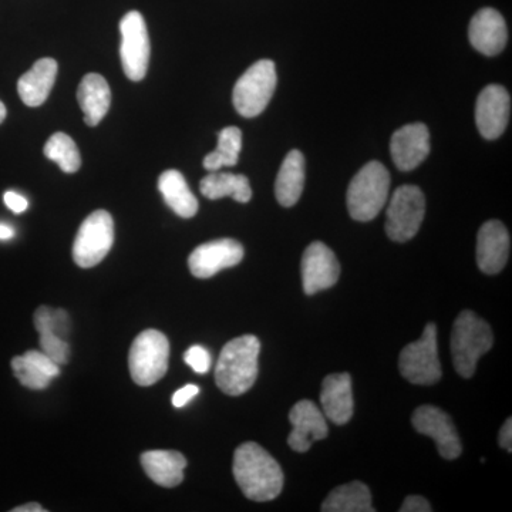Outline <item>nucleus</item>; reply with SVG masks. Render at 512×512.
<instances>
[{"label": "nucleus", "mask_w": 512, "mask_h": 512, "mask_svg": "<svg viewBox=\"0 0 512 512\" xmlns=\"http://www.w3.org/2000/svg\"><path fill=\"white\" fill-rule=\"evenodd\" d=\"M141 466L154 483L174 488L183 483L187 458L178 451L151 450L141 456Z\"/></svg>", "instance_id": "4be33fe9"}, {"label": "nucleus", "mask_w": 512, "mask_h": 512, "mask_svg": "<svg viewBox=\"0 0 512 512\" xmlns=\"http://www.w3.org/2000/svg\"><path fill=\"white\" fill-rule=\"evenodd\" d=\"M289 421L293 426L288 444L298 453H306L315 441L326 439L328 423L325 414L311 400H301L289 412Z\"/></svg>", "instance_id": "2eb2a0df"}, {"label": "nucleus", "mask_w": 512, "mask_h": 512, "mask_svg": "<svg viewBox=\"0 0 512 512\" xmlns=\"http://www.w3.org/2000/svg\"><path fill=\"white\" fill-rule=\"evenodd\" d=\"M493 330L476 313L463 311L454 322L451 333L453 363L460 376H474L478 359L493 348Z\"/></svg>", "instance_id": "7ed1b4c3"}, {"label": "nucleus", "mask_w": 512, "mask_h": 512, "mask_svg": "<svg viewBox=\"0 0 512 512\" xmlns=\"http://www.w3.org/2000/svg\"><path fill=\"white\" fill-rule=\"evenodd\" d=\"M390 153L400 171H412L430 154L429 128L421 123L407 124L392 136Z\"/></svg>", "instance_id": "dca6fc26"}, {"label": "nucleus", "mask_w": 512, "mask_h": 512, "mask_svg": "<svg viewBox=\"0 0 512 512\" xmlns=\"http://www.w3.org/2000/svg\"><path fill=\"white\" fill-rule=\"evenodd\" d=\"M114 242V222L109 212L94 211L80 225L73 244V259L80 268H93L109 254Z\"/></svg>", "instance_id": "1a4fd4ad"}, {"label": "nucleus", "mask_w": 512, "mask_h": 512, "mask_svg": "<svg viewBox=\"0 0 512 512\" xmlns=\"http://www.w3.org/2000/svg\"><path fill=\"white\" fill-rule=\"evenodd\" d=\"M305 185V157L301 151H289L275 181L276 200L282 207H293Z\"/></svg>", "instance_id": "5701e85b"}, {"label": "nucleus", "mask_w": 512, "mask_h": 512, "mask_svg": "<svg viewBox=\"0 0 512 512\" xmlns=\"http://www.w3.org/2000/svg\"><path fill=\"white\" fill-rule=\"evenodd\" d=\"M301 272L303 291L315 295L338 284L340 265L332 249L316 241L303 252Z\"/></svg>", "instance_id": "f8f14e48"}, {"label": "nucleus", "mask_w": 512, "mask_h": 512, "mask_svg": "<svg viewBox=\"0 0 512 512\" xmlns=\"http://www.w3.org/2000/svg\"><path fill=\"white\" fill-rule=\"evenodd\" d=\"M232 471L242 493L256 503L275 500L284 488L278 461L256 443H245L235 450Z\"/></svg>", "instance_id": "f257e3e1"}, {"label": "nucleus", "mask_w": 512, "mask_h": 512, "mask_svg": "<svg viewBox=\"0 0 512 512\" xmlns=\"http://www.w3.org/2000/svg\"><path fill=\"white\" fill-rule=\"evenodd\" d=\"M57 62L52 57H43L33 64L29 72L23 74L18 82V93L23 103L29 107H39L49 97L55 86Z\"/></svg>", "instance_id": "aec40b11"}, {"label": "nucleus", "mask_w": 512, "mask_h": 512, "mask_svg": "<svg viewBox=\"0 0 512 512\" xmlns=\"http://www.w3.org/2000/svg\"><path fill=\"white\" fill-rule=\"evenodd\" d=\"M3 201H5L6 207L15 214H22L28 210L29 202L23 195L18 194L15 191H6L3 195Z\"/></svg>", "instance_id": "2f4dec72"}, {"label": "nucleus", "mask_w": 512, "mask_h": 512, "mask_svg": "<svg viewBox=\"0 0 512 512\" xmlns=\"http://www.w3.org/2000/svg\"><path fill=\"white\" fill-rule=\"evenodd\" d=\"M242 150V131L238 127H225L218 133V146L204 158L205 170L218 171L222 167L237 165Z\"/></svg>", "instance_id": "bb28decb"}, {"label": "nucleus", "mask_w": 512, "mask_h": 512, "mask_svg": "<svg viewBox=\"0 0 512 512\" xmlns=\"http://www.w3.org/2000/svg\"><path fill=\"white\" fill-rule=\"evenodd\" d=\"M6 116H8V110H6L5 104H3L2 101H0V124H2L3 121H5Z\"/></svg>", "instance_id": "4c0bfd02"}, {"label": "nucleus", "mask_w": 512, "mask_h": 512, "mask_svg": "<svg viewBox=\"0 0 512 512\" xmlns=\"http://www.w3.org/2000/svg\"><path fill=\"white\" fill-rule=\"evenodd\" d=\"M40 350L46 353L57 365H66L69 362L70 346L67 340L59 338L53 330L39 329Z\"/></svg>", "instance_id": "c756f323"}, {"label": "nucleus", "mask_w": 512, "mask_h": 512, "mask_svg": "<svg viewBox=\"0 0 512 512\" xmlns=\"http://www.w3.org/2000/svg\"><path fill=\"white\" fill-rule=\"evenodd\" d=\"M184 360L195 373H200V375H204V373H207L208 370L211 369L212 359L210 352L202 348V346H191V348L185 352Z\"/></svg>", "instance_id": "7c9ffc66"}, {"label": "nucleus", "mask_w": 512, "mask_h": 512, "mask_svg": "<svg viewBox=\"0 0 512 512\" xmlns=\"http://www.w3.org/2000/svg\"><path fill=\"white\" fill-rule=\"evenodd\" d=\"M390 191V174L379 161H370L353 177L348 188V210L355 221L369 222L380 214Z\"/></svg>", "instance_id": "20e7f679"}, {"label": "nucleus", "mask_w": 512, "mask_h": 512, "mask_svg": "<svg viewBox=\"0 0 512 512\" xmlns=\"http://www.w3.org/2000/svg\"><path fill=\"white\" fill-rule=\"evenodd\" d=\"M15 237V229L8 224H0V241H8Z\"/></svg>", "instance_id": "e433bc0d"}, {"label": "nucleus", "mask_w": 512, "mask_h": 512, "mask_svg": "<svg viewBox=\"0 0 512 512\" xmlns=\"http://www.w3.org/2000/svg\"><path fill=\"white\" fill-rule=\"evenodd\" d=\"M500 446L507 450L508 453L512 451V420L508 419L505 421L504 426L501 427L500 431Z\"/></svg>", "instance_id": "f704fd0d"}, {"label": "nucleus", "mask_w": 512, "mask_h": 512, "mask_svg": "<svg viewBox=\"0 0 512 512\" xmlns=\"http://www.w3.org/2000/svg\"><path fill=\"white\" fill-rule=\"evenodd\" d=\"M320 404L323 414L332 423L343 426L349 423L355 410L353 403L352 377L349 373L329 375L323 380Z\"/></svg>", "instance_id": "6ab92c4d"}, {"label": "nucleus", "mask_w": 512, "mask_h": 512, "mask_svg": "<svg viewBox=\"0 0 512 512\" xmlns=\"http://www.w3.org/2000/svg\"><path fill=\"white\" fill-rule=\"evenodd\" d=\"M511 239L503 222H485L478 231L477 264L487 275L500 274L510 256Z\"/></svg>", "instance_id": "f3484780"}, {"label": "nucleus", "mask_w": 512, "mask_h": 512, "mask_svg": "<svg viewBox=\"0 0 512 512\" xmlns=\"http://www.w3.org/2000/svg\"><path fill=\"white\" fill-rule=\"evenodd\" d=\"M45 156L59 165L60 170L67 174L76 173L82 165L79 148L73 138L64 133L53 134L47 140Z\"/></svg>", "instance_id": "cd10ccee"}, {"label": "nucleus", "mask_w": 512, "mask_h": 512, "mask_svg": "<svg viewBox=\"0 0 512 512\" xmlns=\"http://www.w3.org/2000/svg\"><path fill=\"white\" fill-rule=\"evenodd\" d=\"M468 39L474 49L483 55H500L508 40L507 25L501 13L491 8L477 12L471 19Z\"/></svg>", "instance_id": "a211bd4d"}, {"label": "nucleus", "mask_w": 512, "mask_h": 512, "mask_svg": "<svg viewBox=\"0 0 512 512\" xmlns=\"http://www.w3.org/2000/svg\"><path fill=\"white\" fill-rule=\"evenodd\" d=\"M158 190L165 204L181 218H192L198 212V200L184 175L177 170H167L158 178Z\"/></svg>", "instance_id": "b1692460"}, {"label": "nucleus", "mask_w": 512, "mask_h": 512, "mask_svg": "<svg viewBox=\"0 0 512 512\" xmlns=\"http://www.w3.org/2000/svg\"><path fill=\"white\" fill-rule=\"evenodd\" d=\"M120 57L124 73L131 82H140L146 77L150 63V37L146 20L137 10H131L120 22Z\"/></svg>", "instance_id": "9d476101"}, {"label": "nucleus", "mask_w": 512, "mask_h": 512, "mask_svg": "<svg viewBox=\"0 0 512 512\" xmlns=\"http://www.w3.org/2000/svg\"><path fill=\"white\" fill-rule=\"evenodd\" d=\"M400 373L410 383L431 386L441 379L437 328L429 323L417 342L410 343L400 353Z\"/></svg>", "instance_id": "0eeeda50"}, {"label": "nucleus", "mask_w": 512, "mask_h": 512, "mask_svg": "<svg viewBox=\"0 0 512 512\" xmlns=\"http://www.w3.org/2000/svg\"><path fill=\"white\" fill-rule=\"evenodd\" d=\"M261 343L252 335L239 336L222 348L215 382L222 393L241 396L247 393L258 377V357Z\"/></svg>", "instance_id": "f03ea898"}, {"label": "nucleus", "mask_w": 512, "mask_h": 512, "mask_svg": "<svg viewBox=\"0 0 512 512\" xmlns=\"http://www.w3.org/2000/svg\"><path fill=\"white\" fill-rule=\"evenodd\" d=\"M45 508L37 503H29L20 505V507L13 508L12 512H45Z\"/></svg>", "instance_id": "c9c22d12"}, {"label": "nucleus", "mask_w": 512, "mask_h": 512, "mask_svg": "<svg viewBox=\"0 0 512 512\" xmlns=\"http://www.w3.org/2000/svg\"><path fill=\"white\" fill-rule=\"evenodd\" d=\"M511 114V97L503 86L490 84L477 99L476 123L481 136L495 140L504 133Z\"/></svg>", "instance_id": "4468645a"}, {"label": "nucleus", "mask_w": 512, "mask_h": 512, "mask_svg": "<svg viewBox=\"0 0 512 512\" xmlns=\"http://www.w3.org/2000/svg\"><path fill=\"white\" fill-rule=\"evenodd\" d=\"M244 259V247L231 238L205 242L195 248L188 258L191 274L195 278L207 279L224 269L237 266Z\"/></svg>", "instance_id": "ddd939ff"}, {"label": "nucleus", "mask_w": 512, "mask_h": 512, "mask_svg": "<svg viewBox=\"0 0 512 512\" xmlns=\"http://www.w3.org/2000/svg\"><path fill=\"white\" fill-rule=\"evenodd\" d=\"M275 63L272 60H259L239 77L232 93L235 110L242 117L252 119L259 116L268 106L276 89Z\"/></svg>", "instance_id": "39448f33"}, {"label": "nucleus", "mask_w": 512, "mask_h": 512, "mask_svg": "<svg viewBox=\"0 0 512 512\" xmlns=\"http://www.w3.org/2000/svg\"><path fill=\"white\" fill-rule=\"evenodd\" d=\"M412 423L417 433L434 440L441 457L454 460L460 456L463 447H461L456 426L451 417L439 407L429 406V404L420 406L413 413Z\"/></svg>", "instance_id": "9b49d317"}, {"label": "nucleus", "mask_w": 512, "mask_h": 512, "mask_svg": "<svg viewBox=\"0 0 512 512\" xmlns=\"http://www.w3.org/2000/svg\"><path fill=\"white\" fill-rule=\"evenodd\" d=\"M431 507L429 501L426 498L420 497V495H409L404 500L400 512H430Z\"/></svg>", "instance_id": "72a5a7b5"}, {"label": "nucleus", "mask_w": 512, "mask_h": 512, "mask_svg": "<svg viewBox=\"0 0 512 512\" xmlns=\"http://www.w3.org/2000/svg\"><path fill=\"white\" fill-rule=\"evenodd\" d=\"M170 343L164 333L148 329L134 339L128 355L131 377L138 386H151L163 379L168 370Z\"/></svg>", "instance_id": "423d86ee"}, {"label": "nucleus", "mask_w": 512, "mask_h": 512, "mask_svg": "<svg viewBox=\"0 0 512 512\" xmlns=\"http://www.w3.org/2000/svg\"><path fill=\"white\" fill-rule=\"evenodd\" d=\"M10 365H12L13 375L16 376V379L22 386L28 387L30 390H45L52 383L53 377L43 372L25 355L13 357Z\"/></svg>", "instance_id": "c85d7f7f"}, {"label": "nucleus", "mask_w": 512, "mask_h": 512, "mask_svg": "<svg viewBox=\"0 0 512 512\" xmlns=\"http://www.w3.org/2000/svg\"><path fill=\"white\" fill-rule=\"evenodd\" d=\"M323 512H373L372 494L360 481L335 488L322 503Z\"/></svg>", "instance_id": "a878e982"}, {"label": "nucleus", "mask_w": 512, "mask_h": 512, "mask_svg": "<svg viewBox=\"0 0 512 512\" xmlns=\"http://www.w3.org/2000/svg\"><path fill=\"white\" fill-rule=\"evenodd\" d=\"M426 214V198L416 185H403L394 191L387 208V237L407 242L416 237Z\"/></svg>", "instance_id": "6e6552de"}, {"label": "nucleus", "mask_w": 512, "mask_h": 512, "mask_svg": "<svg viewBox=\"0 0 512 512\" xmlns=\"http://www.w3.org/2000/svg\"><path fill=\"white\" fill-rule=\"evenodd\" d=\"M198 393H200V387L195 386V384H187L183 389L177 390V392L174 393V407L181 409V407L187 406Z\"/></svg>", "instance_id": "473e14b6"}, {"label": "nucleus", "mask_w": 512, "mask_h": 512, "mask_svg": "<svg viewBox=\"0 0 512 512\" xmlns=\"http://www.w3.org/2000/svg\"><path fill=\"white\" fill-rule=\"evenodd\" d=\"M77 100L87 126L96 127L109 113L111 104L109 83L101 74H86L77 90Z\"/></svg>", "instance_id": "412c9836"}, {"label": "nucleus", "mask_w": 512, "mask_h": 512, "mask_svg": "<svg viewBox=\"0 0 512 512\" xmlns=\"http://www.w3.org/2000/svg\"><path fill=\"white\" fill-rule=\"evenodd\" d=\"M200 190L208 200L231 197L235 201L245 204L252 198L251 184L245 175L221 173L220 170L211 171V174L202 178Z\"/></svg>", "instance_id": "393cba45"}]
</instances>
